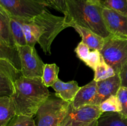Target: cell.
<instances>
[{"mask_svg":"<svg viewBox=\"0 0 127 126\" xmlns=\"http://www.w3.org/2000/svg\"><path fill=\"white\" fill-rule=\"evenodd\" d=\"M66 11L64 14L67 28L75 25L90 30L104 38L111 37L103 19L101 2L95 0H66Z\"/></svg>","mask_w":127,"mask_h":126,"instance_id":"cell-1","label":"cell"},{"mask_svg":"<svg viewBox=\"0 0 127 126\" xmlns=\"http://www.w3.org/2000/svg\"><path fill=\"white\" fill-rule=\"evenodd\" d=\"M50 94L42 78L30 79L22 75L14 82V91L11 96L16 114L33 117Z\"/></svg>","mask_w":127,"mask_h":126,"instance_id":"cell-2","label":"cell"},{"mask_svg":"<svg viewBox=\"0 0 127 126\" xmlns=\"http://www.w3.org/2000/svg\"><path fill=\"white\" fill-rule=\"evenodd\" d=\"M33 20L39 31L38 43L45 54L51 55V46L53 40L62 31L67 28L64 16H55L46 9Z\"/></svg>","mask_w":127,"mask_h":126,"instance_id":"cell-3","label":"cell"},{"mask_svg":"<svg viewBox=\"0 0 127 126\" xmlns=\"http://www.w3.org/2000/svg\"><path fill=\"white\" fill-rule=\"evenodd\" d=\"M70 102L50 94L33 116L35 126H60L68 112Z\"/></svg>","mask_w":127,"mask_h":126,"instance_id":"cell-4","label":"cell"},{"mask_svg":"<svg viewBox=\"0 0 127 126\" xmlns=\"http://www.w3.org/2000/svg\"><path fill=\"white\" fill-rule=\"evenodd\" d=\"M100 53L105 63L119 74L127 63V38L114 35L105 38Z\"/></svg>","mask_w":127,"mask_h":126,"instance_id":"cell-5","label":"cell"},{"mask_svg":"<svg viewBox=\"0 0 127 126\" xmlns=\"http://www.w3.org/2000/svg\"><path fill=\"white\" fill-rule=\"evenodd\" d=\"M0 4L11 17L31 19L48 6L43 0H0Z\"/></svg>","mask_w":127,"mask_h":126,"instance_id":"cell-6","label":"cell"},{"mask_svg":"<svg viewBox=\"0 0 127 126\" xmlns=\"http://www.w3.org/2000/svg\"><path fill=\"white\" fill-rule=\"evenodd\" d=\"M21 63L22 76L30 79L42 78L45 64L35 47L29 45L17 46Z\"/></svg>","mask_w":127,"mask_h":126,"instance_id":"cell-7","label":"cell"},{"mask_svg":"<svg viewBox=\"0 0 127 126\" xmlns=\"http://www.w3.org/2000/svg\"><path fill=\"white\" fill-rule=\"evenodd\" d=\"M102 114L99 105H89L74 108L71 103L60 126H84L97 120Z\"/></svg>","mask_w":127,"mask_h":126,"instance_id":"cell-8","label":"cell"},{"mask_svg":"<svg viewBox=\"0 0 127 126\" xmlns=\"http://www.w3.org/2000/svg\"><path fill=\"white\" fill-rule=\"evenodd\" d=\"M103 19L107 28L115 37L127 38V16L103 7Z\"/></svg>","mask_w":127,"mask_h":126,"instance_id":"cell-9","label":"cell"},{"mask_svg":"<svg viewBox=\"0 0 127 126\" xmlns=\"http://www.w3.org/2000/svg\"><path fill=\"white\" fill-rule=\"evenodd\" d=\"M120 87L121 80L117 74L109 79L97 82V95L93 105H99L110 96L117 95Z\"/></svg>","mask_w":127,"mask_h":126,"instance_id":"cell-10","label":"cell"},{"mask_svg":"<svg viewBox=\"0 0 127 126\" xmlns=\"http://www.w3.org/2000/svg\"><path fill=\"white\" fill-rule=\"evenodd\" d=\"M97 82L93 79L84 86L80 87L71 105L74 108L85 105H93L97 95Z\"/></svg>","mask_w":127,"mask_h":126,"instance_id":"cell-11","label":"cell"},{"mask_svg":"<svg viewBox=\"0 0 127 126\" xmlns=\"http://www.w3.org/2000/svg\"><path fill=\"white\" fill-rule=\"evenodd\" d=\"M51 87L55 91V95L63 100L71 103L80 87L78 82L74 80L64 82L60 79L53 84Z\"/></svg>","mask_w":127,"mask_h":126,"instance_id":"cell-12","label":"cell"},{"mask_svg":"<svg viewBox=\"0 0 127 126\" xmlns=\"http://www.w3.org/2000/svg\"><path fill=\"white\" fill-rule=\"evenodd\" d=\"M73 28L81 36L82 42L86 44L90 49L99 51L101 50L105 42V38L94 33L90 30L81 26L75 25Z\"/></svg>","mask_w":127,"mask_h":126,"instance_id":"cell-13","label":"cell"},{"mask_svg":"<svg viewBox=\"0 0 127 126\" xmlns=\"http://www.w3.org/2000/svg\"><path fill=\"white\" fill-rule=\"evenodd\" d=\"M11 16L0 4V41L11 47H16L11 30Z\"/></svg>","mask_w":127,"mask_h":126,"instance_id":"cell-14","label":"cell"},{"mask_svg":"<svg viewBox=\"0 0 127 126\" xmlns=\"http://www.w3.org/2000/svg\"><path fill=\"white\" fill-rule=\"evenodd\" d=\"M16 115L11 96L0 97V126H6Z\"/></svg>","mask_w":127,"mask_h":126,"instance_id":"cell-15","label":"cell"},{"mask_svg":"<svg viewBox=\"0 0 127 126\" xmlns=\"http://www.w3.org/2000/svg\"><path fill=\"white\" fill-rule=\"evenodd\" d=\"M21 19L27 44L32 47H35L36 43H38L40 37L38 26L35 23L33 19H25L21 18Z\"/></svg>","mask_w":127,"mask_h":126,"instance_id":"cell-16","label":"cell"},{"mask_svg":"<svg viewBox=\"0 0 127 126\" xmlns=\"http://www.w3.org/2000/svg\"><path fill=\"white\" fill-rule=\"evenodd\" d=\"M96 126H127V117L120 112H106L98 119Z\"/></svg>","mask_w":127,"mask_h":126,"instance_id":"cell-17","label":"cell"},{"mask_svg":"<svg viewBox=\"0 0 127 126\" xmlns=\"http://www.w3.org/2000/svg\"><path fill=\"white\" fill-rule=\"evenodd\" d=\"M0 58L8 61L21 70V63L17 47H11L0 41Z\"/></svg>","mask_w":127,"mask_h":126,"instance_id":"cell-18","label":"cell"},{"mask_svg":"<svg viewBox=\"0 0 127 126\" xmlns=\"http://www.w3.org/2000/svg\"><path fill=\"white\" fill-rule=\"evenodd\" d=\"M11 30L16 47L27 45L21 18L11 17Z\"/></svg>","mask_w":127,"mask_h":126,"instance_id":"cell-19","label":"cell"},{"mask_svg":"<svg viewBox=\"0 0 127 126\" xmlns=\"http://www.w3.org/2000/svg\"><path fill=\"white\" fill-rule=\"evenodd\" d=\"M59 71V67L55 63L45 64L43 75L42 77L43 84L47 87L52 86L53 84L58 80Z\"/></svg>","mask_w":127,"mask_h":126,"instance_id":"cell-20","label":"cell"},{"mask_svg":"<svg viewBox=\"0 0 127 126\" xmlns=\"http://www.w3.org/2000/svg\"><path fill=\"white\" fill-rule=\"evenodd\" d=\"M94 80L96 82L109 79L117 74L114 69L105 63L102 56L100 63L94 70Z\"/></svg>","mask_w":127,"mask_h":126,"instance_id":"cell-21","label":"cell"},{"mask_svg":"<svg viewBox=\"0 0 127 126\" xmlns=\"http://www.w3.org/2000/svg\"><path fill=\"white\" fill-rule=\"evenodd\" d=\"M102 114L106 112H120L122 106L117 95H112L99 105Z\"/></svg>","mask_w":127,"mask_h":126,"instance_id":"cell-22","label":"cell"},{"mask_svg":"<svg viewBox=\"0 0 127 126\" xmlns=\"http://www.w3.org/2000/svg\"><path fill=\"white\" fill-rule=\"evenodd\" d=\"M0 73L9 77L13 80L16 81L17 79L22 76L21 71L14 67L9 61L0 58Z\"/></svg>","mask_w":127,"mask_h":126,"instance_id":"cell-23","label":"cell"},{"mask_svg":"<svg viewBox=\"0 0 127 126\" xmlns=\"http://www.w3.org/2000/svg\"><path fill=\"white\" fill-rule=\"evenodd\" d=\"M14 80L0 73V97L11 96L14 91Z\"/></svg>","mask_w":127,"mask_h":126,"instance_id":"cell-24","label":"cell"},{"mask_svg":"<svg viewBox=\"0 0 127 126\" xmlns=\"http://www.w3.org/2000/svg\"><path fill=\"white\" fill-rule=\"evenodd\" d=\"M104 7L127 16V0H102Z\"/></svg>","mask_w":127,"mask_h":126,"instance_id":"cell-25","label":"cell"},{"mask_svg":"<svg viewBox=\"0 0 127 126\" xmlns=\"http://www.w3.org/2000/svg\"><path fill=\"white\" fill-rule=\"evenodd\" d=\"M6 126H35L33 117L16 114Z\"/></svg>","mask_w":127,"mask_h":126,"instance_id":"cell-26","label":"cell"},{"mask_svg":"<svg viewBox=\"0 0 127 126\" xmlns=\"http://www.w3.org/2000/svg\"><path fill=\"white\" fill-rule=\"evenodd\" d=\"M102 56L100 51L97 50H93L90 52L88 58L84 62L85 64L93 69L94 71L101 61Z\"/></svg>","mask_w":127,"mask_h":126,"instance_id":"cell-27","label":"cell"},{"mask_svg":"<svg viewBox=\"0 0 127 126\" xmlns=\"http://www.w3.org/2000/svg\"><path fill=\"white\" fill-rule=\"evenodd\" d=\"M117 96L122 106L120 113L127 117V87L121 86L117 93Z\"/></svg>","mask_w":127,"mask_h":126,"instance_id":"cell-28","label":"cell"},{"mask_svg":"<svg viewBox=\"0 0 127 126\" xmlns=\"http://www.w3.org/2000/svg\"><path fill=\"white\" fill-rule=\"evenodd\" d=\"M90 49L89 47L81 41L75 48L74 51L76 54L77 57L84 63L90 53Z\"/></svg>","mask_w":127,"mask_h":126,"instance_id":"cell-29","label":"cell"},{"mask_svg":"<svg viewBox=\"0 0 127 126\" xmlns=\"http://www.w3.org/2000/svg\"><path fill=\"white\" fill-rule=\"evenodd\" d=\"M48 6H50L54 9L64 14L66 11V0H43Z\"/></svg>","mask_w":127,"mask_h":126,"instance_id":"cell-30","label":"cell"},{"mask_svg":"<svg viewBox=\"0 0 127 126\" xmlns=\"http://www.w3.org/2000/svg\"><path fill=\"white\" fill-rule=\"evenodd\" d=\"M119 75L121 80V86L127 87V63L122 67Z\"/></svg>","mask_w":127,"mask_h":126,"instance_id":"cell-31","label":"cell"},{"mask_svg":"<svg viewBox=\"0 0 127 126\" xmlns=\"http://www.w3.org/2000/svg\"><path fill=\"white\" fill-rule=\"evenodd\" d=\"M97 124V120H95V121H94L93 122H91V123L88 124L84 126H96Z\"/></svg>","mask_w":127,"mask_h":126,"instance_id":"cell-32","label":"cell"},{"mask_svg":"<svg viewBox=\"0 0 127 126\" xmlns=\"http://www.w3.org/2000/svg\"><path fill=\"white\" fill-rule=\"evenodd\" d=\"M95 1H99V2H101V1H102V0H95Z\"/></svg>","mask_w":127,"mask_h":126,"instance_id":"cell-33","label":"cell"}]
</instances>
